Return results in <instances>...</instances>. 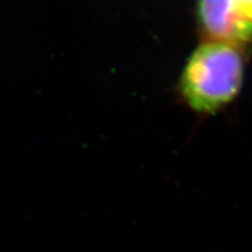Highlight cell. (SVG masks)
<instances>
[{
  "instance_id": "obj_1",
  "label": "cell",
  "mask_w": 252,
  "mask_h": 252,
  "mask_svg": "<svg viewBox=\"0 0 252 252\" xmlns=\"http://www.w3.org/2000/svg\"><path fill=\"white\" fill-rule=\"evenodd\" d=\"M242 47L204 40L188 56L179 78V93L193 111L215 115L235 100L244 81Z\"/></svg>"
},
{
  "instance_id": "obj_2",
  "label": "cell",
  "mask_w": 252,
  "mask_h": 252,
  "mask_svg": "<svg viewBox=\"0 0 252 252\" xmlns=\"http://www.w3.org/2000/svg\"><path fill=\"white\" fill-rule=\"evenodd\" d=\"M196 19L206 40L252 43V0H196Z\"/></svg>"
}]
</instances>
